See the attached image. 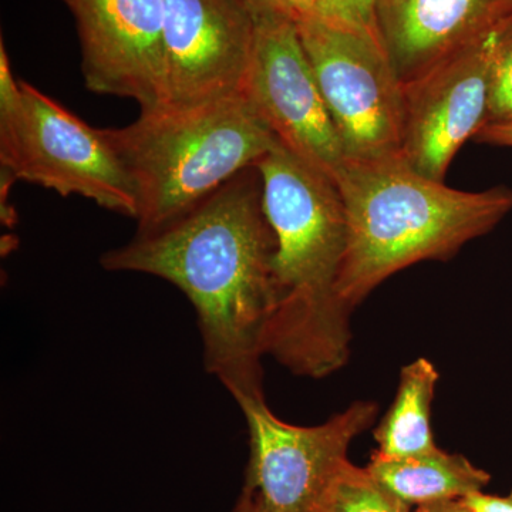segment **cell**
<instances>
[{
    "instance_id": "obj_18",
    "label": "cell",
    "mask_w": 512,
    "mask_h": 512,
    "mask_svg": "<svg viewBox=\"0 0 512 512\" xmlns=\"http://www.w3.org/2000/svg\"><path fill=\"white\" fill-rule=\"evenodd\" d=\"M470 512H512V491L505 497L476 491L463 498Z\"/></svg>"
},
{
    "instance_id": "obj_15",
    "label": "cell",
    "mask_w": 512,
    "mask_h": 512,
    "mask_svg": "<svg viewBox=\"0 0 512 512\" xmlns=\"http://www.w3.org/2000/svg\"><path fill=\"white\" fill-rule=\"evenodd\" d=\"M404 503L386 487L369 468L355 466L346 460L332 477L319 503L311 512H410Z\"/></svg>"
},
{
    "instance_id": "obj_2",
    "label": "cell",
    "mask_w": 512,
    "mask_h": 512,
    "mask_svg": "<svg viewBox=\"0 0 512 512\" xmlns=\"http://www.w3.org/2000/svg\"><path fill=\"white\" fill-rule=\"evenodd\" d=\"M255 168L276 241V302L266 355L293 375H332L348 362L352 342V311L338 292L348 248L345 202L335 181L281 143Z\"/></svg>"
},
{
    "instance_id": "obj_21",
    "label": "cell",
    "mask_w": 512,
    "mask_h": 512,
    "mask_svg": "<svg viewBox=\"0 0 512 512\" xmlns=\"http://www.w3.org/2000/svg\"><path fill=\"white\" fill-rule=\"evenodd\" d=\"M416 512H470V510L463 498H456V500H443L420 505Z\"/></svg>"
},
{
    "instance_id": "obj_8",
    "label": "cell",
    "mask_w": 512,
    "mask_h": 512,
    "mask_svg": "<svg viewBox=\"0 0 512 512\" xmlns=\"http://www.w3.org/2000/svg\"><path fill=\"white\" fill-rule=\"evenodd\" d=\"M244 96L282 146L335 181L345 153L298 26L274 10L256 18Z\"/></svg>"
},
{
    "instance_id": "obj_14",
    "label": "cell",
    "mask_w": 512,
    "mask_h": 512,
    "mask_svg": "<svg viewBox=\"0 0 512 512\" xmlns=\"http://www.w3.org/2000/svg\"><path fill=\"white\" fill-rule=\"evenodd\" d=\"M439 379L430 360L417 359L403 367L396 399L375 430L377 453L413 457L439 448L431 429V404Z\"/></svg>"
},
{
    "instance_id": "obj_5",
    "label": "cell",
    "mask_w": 512,
    "mask_h": 512,
    "mask_svg": "<svg viewBox=\"0 0 512 512\" xmlns=\"http://www.w3.org/2000/svg\"><path fill=\"white\" fill-rule=\"evenodd\" d=\"M0 164L12 180L137 218L136 190L103 130L16 80L0 46Z\"/></svg>"
},
{
    "instance_id": "obj_22",
    "label": "cell",
    "mask_w": 512,
    "mask_h": 512,
    "mask_svg": "<svg viewBox=\"0 0 512 512\" xmlns=\"http://www.w3.org/2000/svg\"><path fill=\"white\" fill-rule=\"evenodd\" d=\"M234 512H268L254 493L248 490H242L241 497H239L237 507Z\"/></svg>"
},
{
    "instance_id": "obj_9",
    "label": "cell",
    "mask_w": 512,
    "mask_h": 512,
    "mask_svg": "<svg viewBox=\"0 0 512 512\" xmlns=\"http://www.w3.org/2000/svg\"><path fill=\"white\" fill-rule=\"evenodd\" d=\"M256 18L245 0H164V104L201 106L244 94Z\"/></svg>"
},
{
    "instance_id": "obj_13",
    "label": "cell",
    "mask_w": 512,
    "mask_h": 512,
    "mask_svg": "<svg viewBox=\"0 0 512 512\" xmlns=\"http://www.w3.org/2000/svg\"><path fill=\"white\" fill-rule=\"evenodd\" d=\"M367 468L387 490L412 507L464 498L483 491L491 481L490 474L468 458L441 448L413 457H387L376 451Z\"/></svg>"
},
{
    "instance_id": "obj_20",
    "label": "cell",
    "mask_w": 512,
    "mask_h": 512,
    "mask_svg": "<svg viewBox=\"0 0 512 512\" xmlns=\"http://www.w3.org/2000/svg\"><path fill=\"white\" fill-rule=\"evenodd\" d=\"M474 140L491 146L512 148V123L485 124Z\"/></svg>"
},
{
    "instance_id": "obj_19",
    "label": "cell",
    "mask_w": 512,
    "mask_h": 512,
    "mask_svg": "<svg viewBox=\"0 0 512 512\" xmlns=\"http://www.w3.org/2000/svg\"><path fill=\"white\" fill-rule=\"evenodd\" d=\"M279 12L291 18L293 22L316 18L318 0H272Z\"/></svg>"
},
{
    "instance_id": "obj_4",
    "label": "cell",
    "mask_w": 512,
    "mask_h": 512,
    "mask_svg": "<svg viewBox=\"0 0 512 512\" xmlns=\"http://www.w3.org/2000/svg\"><path fill=\"white\" fill-rule=\"evenodd\" d=\"M136 190L138 234L180 220L279 143L244 94L103 128Z\"/></svg>"
},
{
    "instance_id": "obj_17",
    "label": "cell",
    "mask_w": 512,
    "mask_h": 512,
    "mask_svg": "<svg viewBox=\"0 0 512 512\" xmlns=\"http://www.w3.org/2000/svg\"><path fill=\"white\" fill-rule=\"evenodd\" d=\"M316 18L369 33L383 40L379 22V0H318Z\"/></svg>"
},
{
    "instance_id": "obj_1",
    "label": "cell",
    "mask_w": 512,
    "mask_h": 512,
    "mask_svg": "<svg viewBox=\"0 0 512 512\" xmlns=\"http://www.w3.org/2000/svg\"><path fill=\"white\" fill-rule=\"evenodd\" d=\"M252 168L180 220L100 258L106 271L157 276L184 292L197 312L205 367L237 403L264 397L261 362L276 302L275 235Z\"/></svg>"
},
{
    "instance_id": "obj_16",
    "label": "cell",
    "mask_w": 512,
    "mask_h": 512,
    "mask_svg": "<svg viewBox=\"0 0 512 512\" xmlns=\"http://www.w3.org/2000/svg\"><path fill=\"white\" fill-rule=\"evenodd\" d=\"M512 123V18L495 32L485 124Z\"/></svg>"
},
{
    "instance_id": "obj_23",
    "label": "cell",
    "mask_w": 512,
    "mask_h": 512,
    "mask_svg": "<svg viewBox=\"0 0 512 512\" xmlns=\"http://www.w3.org/2000/svg\"><path fill=\"white\" fill-rule=\"evenodd\" d=\"M245 2H247L249 8L252 9V12H254L255 18L265 15V13L278 10L275 8L274 2H272V0H245Z\"/></svg>"
},
{
    "instance_id": "obj_3",
    "label": "cell",
    "mask_w": 512,
    "mask_h": 512,
    "mask_svg": "<svg viewBox=\"0 0 512 512\" xmlns=\"http://www.w3.org/2000/svg\"><path fill=\"white\" fill-rule=\"evenodd\" d=\"M348 215L340 299L353 311L404 268L447 261L512 211V190L470 192L417 173L402 157L346 161L336 178Z\"/></svg>"
},
{
    "instance_id": "obj_7",
    "label": "cell",
    "mask_w": 512,
    "mask_h": 512,
    "mask_svg": "<svg viewBox=\"0 0 512 512\" xmlns=\"http://www.w3.org/2000/svg\"><path fill=\"white\" fill-rule=\"evenodd\" d=\"M238 404L251 439L244 490L268 512H311L349 460L350 444L377 416L376 403L359 400L319 426L302 427L276 417L265 396Z\"/></svg>"
},
{
    "instance_id": "obj_24",
    "label": "cell",
    "mask_w": 512,
    "mask_h": 512,
    "mask_svg": "<svg viewBox=\"0 0 512 512\" xmlns=\"http://www.w3.org/2000/svg\"><path fill=\"white\" fill-rule=\"evenodd\" d=\"M389 2V0H379V6L383 5V3Z\"/></svg>"
},
{
    "instance_id": "obj_11",
    "label": "cell",
    "mask_w": 512,
    "mask_h": 512,
    "mask_svg": "<svg viewBox=\"0 0 512 512\" xmlns=\"http://www.w3.org/2000/svg\"><path fill=\"white\" fill-rule=\"evenodd\" d=\"M72 13L87 90L164 104V0H60Z\"/></svg>"
},
{
    "instance_id": "obj_6",
    "label": "cell",
    "mask_w": 512,
    "mask_h": 512,
    "mask_svg": "<svg viewBox=\"0 0 512 512\" xmlns=\"http://www.w3.org/2000/svg\"><path fill=\"white\" fill-rule=\"evenodd\" d=\"M296 26L346 161L402 157V82L383 40L319 18Z\"/></svg>"
},
{
    "instance_id": "obj_12",
    "label": "cell",
    "mask_w": 512,
    "mask_h": 512,
    "mask_svg": "<svg viewBox=\"0 0 512 512\" xmlns=\"http://www.w3.org/2000/svg\"><path fill=\"white\" fill-rule=\"evenodd\" d=\"M512 18V0H389L379 6L384 45L406 83Z\"/></svg>"
},
{
    "instance_id": "obj_10",
    "label": "cell",
    "mask_w": 512,
    "mask_h": 512,
    "mask_svg": "<svg viewBox=\"0 0 512 512\" xmlns=\"http://www.w3.org/2000/svg\"><path fill=\"white\" fill-rule=\"evenodd\" d=\"M497 30L402 83V158L431 180L444 181L458 150L487 123Z\"/></svg>"
}]
</instances>
